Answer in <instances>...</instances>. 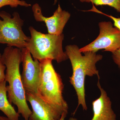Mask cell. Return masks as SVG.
<instances>
[{
  "mask_svg": "<svg viewBox=\"0 0 120 120\" xmlns=\"http://www.w3.org/2000/svg\"><path fill=\"white\" fill-rule=\"evenodd\" d=\"M97 86L101 91V95L92 102L94 116L91 120H116V114L112 109V102L101 86L99 80Z\"/></svg>",
  "mask_w": 120,
  "mask_h": 120,
  "instance_id": "cell-10",
  "label": "cell"
},
{
  "mask_svg": "<svg viewBox=\"0 0 120 120\" xmlns=\"http://www.w3.org/2000/svg\"><path fill=\"white\" fill-rule=\"evenodd\" d=\"M88 11H92L95 12H97V13H101V14H103V15H105L107 16L108 17L111 18L113 20L114 22V26H116V27L118 28L120 30V18H116V17H113L112 16L107 15L106 14H105V13H102V12L98 11V9L95 8L94 6H93V8H92V9Z\"/></svg>",
  "mask_w": 120,
  "mask_h": 120,
  "instance_id": "cell-14",
  "label": "cell"
},
{
  "mask_svg": "<svg viewBox=\"0 0 120 120\" xmlns=\"http://www.w3.org/2000/svg\"><path fill=\"white\" fill-rule=\"evenodd\" d=\"M1 60L6 67L5 80L9 83L7 86L8 101L17 106V112L24 120H28L32 111L27 103L20 72V65L22 62L21 49L7 46L1 55Z\"/></svg>",
  "mask_w": 120,
  "mask_h": 120,
  "instance_id": "cell-1",
  "label": "cell"
},
{
  "mask_svg": "<svg viewBox=\"0 0 120 120\" xmlns=\"http://www.w3.org/2000/svg\"><path fill=\"white\" fill-rule=\"evenodd\" d=\"M65 52L70 60L72 67V74L69 77V82L73 86L77 94L78 105L76 111L80 105L83 110H86L87 108L84 87L86 77V76H92L97 75L98 80L100 79L96 64L102 59L103 56L92 52H85L84 53V56H82L79 48L76 45L67 46Z\"/></svg>",
  "mask_w": 120,
  "mask_h": 120,
  "instance_id": "cell-2",
  "label": "cell"
},
{
  "mask_svg": "<svg viewBox=\"0 0 120 120\" xmlns=\"http://www.w3.org/2000/svg\"><path fill=\"white\" fill-rule=\"evenodd\" d=\"M7 81L0 82V110L9 120H19V114L15 111L7 97Z\"/></svg>",
  "mask_w": 120,
  "mask_h": 120,
  "instance_id": "cell-11",
  "label": "cell"
},
{
  "mask_svg": "<svg viewBox=\"0 0 120 120\" xmlns=\"http://www.w3.org/2000/svg\"><path fill=\"white\" fill-rule=\"evenodd\" d=\"M26 100L32 108L28 120H59L64 112L68 109L54 106L36 94L26 92Z\"/></svg>",
  "mask_w": 120,
  "mask_h": 120,
  "instance_id": "cell-8",
  "label": "cell"
},
{
  "mask_svg": "<svg viewBox=\"0 0 120 120\" xmlns=\"http://www.w3.org/2000/svg\"><path fill=\"white\" fill-rule=\"evenodd\" d=\"M57 0H54V4H56V3H57Z\"/></svg>",
  "mask_w": 120,
  "mask_h": 120,
  "instance_id": "cell-20",
  "label": "cell"
},
{
  "mask_svg": "<svg viewBox=\"0 0 120 120\" xmlns=\"http://www.w3.org/2000/svg\"><path fill=\"white\" fill-rule=\"evenodd\" d=\"M0 120H9L8 118L6 117L0 116Z\"/></svg>",
  "mask_w": 120,
  "mask_h": 120,
  "instance_id": "cell-18",
  "label": "cell"
},
{
  "mask_svg": "<svg viewBox=\"0 0 120 120\" xmlns=\"http://www.w3.org/2000/svg\"><path fill=\"white\" fill-rule=\"evenodd\" d=\"M12 15V17L5 11H0V44L22 49L26 48L30 37L23 31L24 21L19 14L15 12Z\"/></svg>",
  "mask_w": 120,
  "mask_h": 120,
  "instance_id": "cell-5",
  "label": "cell"
},
{
  "mask_svg": "<svg viewBox=\"0 0 120 120\" xmlns=\"http://www.w3.org/2000/svg\"><path fill=\"white\" fill-rule=\"evenodd\" d=\"M28 7L31 4L22 0H0V8L5 6H9L12 8H16L18 6Z\"/></svg>",
  "mask_w": 120,
  "mask_h": 120,
  "instance_id": "cell-13",
  "label": "cell"
},
{
  "mask_svg": "<svg viewBox=\"0 0 120 120\" xmlns=\"http://www.w3.org/2000/svg\"><path fill=\"white\" fill-rule=\"evenodd\" d=\"M29 30L31 37L27 42L26 48L30 51L34 60L40 61L50 59L60 63L68 59L62 48L64 34H44L32 26L29 27Z\"/></svg>",
  "mask_w": 120,
  "mask_h": 120,
  "instance_id": "cell-3",
  "label": "cell"
},
{
  "mask_svg": "<svg viewBox=\"0 0 120 120\" xmlns=\"http://www.w3.org/2000/svg\"><path fill=\"white\" fill-rule=\"evenodd\" d=\"M51 59L39 61L41 71L39 84V96L50 105L68 110V105L62 95L64 84L61 77L54 69Z\"/></svg>",
  "mask_w": 120,
  "mask_h": 120,
  "instance_id": "cell-4",
  "label": "cell"
},
{
  "mask_svg": "<svg viewBox=\"0 0 120 120\" xmlns=\"http://www.w3.org/2000/svg\"><path fill=\"white\" fill-rule=\"evenodd\" d=\"M100 32L97 38L90 44L79 49L80 52H96L99 50L114 52L120 48V30L113 27L111 22H102L98 24Z\"/></svg>",
  "mask_w": 120,
  "mask_h": 120,
  "instance_id": "cell-6",
  "label": "cell"
},
{
  "mask_svg": "<svg viewBox=\"0 0 120 120\" xmlns=\"http://www.w3.org/2000/svg\"><path fill=\"white\" fill-rule=\"evenodd\" d=\"M1 54L0 53V82L5 80V74L4 72L6 69V66L1 61Z\"/></svg>",
  "mask_w": 120,
  "mask_h": 120,
  "instance_id": "cell-15",
  "label": "cell"
},
{
  "mask_svg": "<svg viewBox=\"0 0 120 120\" xmlns=\"http://www.w3.org/2000/svg\"><path fill=\"white\" fill-rule=\"evenodd\" d=\"M112 58L114 61L120 69V48L113 53Z\"/></svg>",
  "mask_w": 120,
  "mask_h": 120,
  "instance_id": "cell-16",
  "label": "cell"
},
{
  "mask_svg": "<svg viewBox=\"0 0 120 120\" xmlns=\"http://www.w3.org/2000/svg\"><path fill=\"white\" fill-rule=\"evenodd\" d=\"M32 10L35 19L43 22L46 25L48 34L59 35L62 34L63 30L71 16L68 12L63 10L60 4L52 16L45 17L43 15L41 7L38 4L33 5Z\"/></svg>",
  "mask_w": 120,
  "mask_h": 120,
  "instance_id": "cell-9",
  "label": "cell"
},
{
  "mask_svg": "<svg viewBox=\"0 0 120 120\" xmlns=\"http://www.w3.org/2000/svg\"><path fill=\"white\" fill-rule=\"evenodd\" d=\"M68 112H64L61 115L60 118L59 120H65V119L67 117V114H68Z\"/></svg>",
  "mask_w": 120,
  "mask_h": 120,
  "instance_id": "cell-17",
  "label": "cell"
},
{
  "mask_svg": "<svg viewBox=\"0 0 120 120\" xmlns=\"http://www.w3.org/2000/svg\"><path fill=\"white\" fill-rule=\"evenodd\" d=\"M82 2H91L96 5H107L112 7L120 13V0H80Z\"/></svg>",
  "mask_w": 120,
  "mask_h": 120,
  "instance_id": "cell-12",
  "label": "cell"
},
{
  "mask_svg": "<svg viewBox=\"0 0 120 120\" xmlns=\"http://www.w3.org/2000/svg\"><path fill=\"white\" fill-rule=\"evenodd\" d=\"M21 49L23 71L21 79L26 92L38 95V86L41 75L40 62L33 60L31 54L26 48Z\"/></svg>",
  "mask_w": 120,
  "mask_h": 120,
  "instance_id": "cell-7",
  "label": "cell"
},
{
  "mask_svg": "<svg viewBox=\"0 0 120 120\" xmlns=\"http://www.w3.org/2000/svg\"><path fill=\"white\" fill-rule=\"evenodd\" d=\"M69 120H78L76 118H73V117H71L69 118Z\"/></svg>",
  "mask_w": 120,
  "mask_h": 120,
  "instance_id": "cell-19",
  "label": "cell"
}]
</instances>
